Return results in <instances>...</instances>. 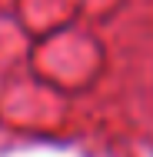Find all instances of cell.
I'll use <instances>...</instances> for the list:
<instances>
[]
</instances>
